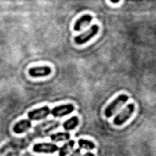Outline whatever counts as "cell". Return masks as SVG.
Returning a JSON list of instances; mask_svg holds the SVG:
<instances>
[{
	"instance_id": "cell-1",
	"label": "cell",
	"mask_w": 156,
	"mask_h": 156,
	"mask_svg": "<svg viewBox=\"0 0 156 156\" xmlns=\"http://www.w3.org/2000/svg\"><path fill=\"white\" fill-rule=\"evenodd\" d=\"M127 100H128V95H126V94L118 95L110 105H107V107H106V110H105V116H106V117H111L124 102H127Z\"/></svg>"
},
{
	"instance_id": "cell-2",
	"label": "cell",
	"mask_w": 156,
	"mask_h": 156,
	"mask_svg": "<svg viewBox=\"0 0 156 156\" xmlns=\"http://www.w3.org/2000/svg\"><path fill=\"white\" fill-rule=\"evenodd\" d=\"M99 26L98 24H94V26H91L88 30H85L84 33H82V34H79V35H77L76 38H74V43L76 44H78V45H82V44H85L87 41H89L93 37H95L96 34H98V32H99Z\"/></svg>"
},
{
	"instance_id": "cell-3",
	"label": "cell",
	"mask_w": 156,
	"mask_h": 156,
	"mask_svg": "<svg viewBox=\"0 0 156 156\" xmlns=\"http://www.w3.org/2000/svg\"><path fill=\"white\" fill-rule=\"evenodd\" d=\"M134 110H135V106H134V104H129V105H127V107L122 111V112H119L116 117H115V119H113V123L116 124V126H122L126 121H128L129 118H130V116L133 115V112H134Z\"/></svg>"
},
{
	"instance_id": "cell-4",
	"label": "cell",
	"mask_w": 156,
	"mask_h": 156,
	"mask_svg": "<svg viewBox=\"0 0 156 156\" xmlns=\"http://www.w3.org/2000/svg\"><path fill=\"white\" fill-rule=\"evenodd\" d=\"M50 112H51V108H49V106L38 107V108L32 110V111L28 112V119L29 121H39V119H43V118L48 117Z\"/></svg>"
},
{
	"instance_id": "cell-5",
	"label": "cell",
	"mask_w": 156,
	"mask_h": 156,
	"mask_svg": "<svg viewBox=\"0 0 156 156\" xmlns=\"http://www.w3.org/2000/svg\"><path fill=\"white\" fill-rule=\"evenodd\" d=\"M58 149L60 147L52 143H39L33 145V151L40 154H52L55 151H58Z\"/></svg>"
},
{
	"instance_id": "cell-6",
	"label": "cell",
	"mask_w": 156,
	"mask_h": 156,
	"mask_svg": "<svg viewBox=\"0 0 156 156\" xmlns=\"http://www.w3.org/2000/svg\"><path fill=\"white\" fill-rule=\"evenodd\" d=\"M73 110H74V106L72 104L58 105V106H55L54 108H51L50 115H52L54 117H62V116H66V115L73 112Z\"/></svg>"
},
{
	"instance_id": "cell-7",
	"label": "cell",
	"mask_w": 156,
	"mask_h": 156,
	"mask_svg": "<svg viewBox=\"0 0 156 156\" xmlns=\"http://www.w3.org/2000/svg\"><path fill=\"white\" fill-rule=\"evenodd\" d=\"M29 76L33 78H38V77H45L49 76L51 73V68L49 66H34L32 68H29L28 71Z\"/></svg>"
},
{
	"instance_id": "cell-8",
	"label": "cell",
	"mask_w": 156,
	"mask_h": 156,
	"mask_svg": "<svg viewBox=\"0 0 156 156\" xmlns=\"http://www.w3.org/2000/svg\"><path fill=\"white\" fill-rule=\"evenodd\" d=\"M30 127H32V121H29V119L27 118V119H21V121H18L17 123H15L12 129H13V132H15L16 134H21V133L27 132Z\"/></svg>"
},
{
	"instance_id": "cell-9",
	"label": "cell",
	"mask_w": 156,
	"mask_h": 156,
	"mask_svg": "<svg viewBox=\"0 0 156 156\" xmlns=\"http://www.w3.org/2000/svg\"><path fill=\"white\" fill-rule=\"evenodd\" d=\"M91 21H93V17L90 15H83V16H80L76 21V23H74V30H80L83 27L88 26Z\"/></svg>"
},
{
	"instance_id": "cell-10",
	"label": "cell",
	"mask_w": 156,
	"mask_h": 156,
	"mask_svg": "<svg viewBox=\"0 0 156 156\" xmlns=\"http://www.w3.org/2000/svg\"><path fill=\"white\" fill-rule=\"evenodd\" d=\"M78 123H79V119H78V117L76 116V117H71L69 119H67L66 122H63L62 127H63V129H65L66 132H68V130L74 129V128L78 126Z\"/></svg>"
},
{
	"instance_id": "cell-11",
	"label": "cell",
	"mask_w": 156,
	"mask_h": 156,
	"mask_svg": "<svg viewBox=\"0 0 156 156\" xmlns=\"http://www.w3.org/2000/svg\"><path fill=\"white\" fill-rule=\"evenodd\" d=\"M73 146H74V141H73V140H68V141L65 143L62 146H60V149H58V155H60V156H66L69 151H72Z\"/></svg>"
},
{
	"instance_id": "cell-12",
	"label": "cell",
	"mask_w": 156,
	"mask_h": 156,
	"mask_svg": "<svg viewBox=\"0 0 156 156\" xmlns=\"http://www.w3.org/2000/svg\"><path fill=\"white\" fill-rule=\"evenodd\" d=\"M71 134L68 132H63V133H55L50 135V139L52 141H65V140H69Z\"/></svg>"
},
{
	"instance_id": "cell-13",
	"label": "cell",
	"mask_w": 156,
	"mask_h": 156,
	"mask_svg": "<svg viewBox=\"0 0 156 156\" xmlns=\"http://www.w3.org/2000/svg\"><path fill=\"white\" fill-rule=\"evenodd\" d=\"M78 145H79V149H88V150H91L95 147V144L93 141H89V140H84V139H79L78 140Z\"/></svg>"
},
{
	"instance_id": "cell-14",
	"label": "cell",
	"mask_w": 156,
	"mask_h": 156,
	"mask_svg": "<svg viewBox=\"0 0 156 156\" xmlns=\"http://www.w3.org/2000/svg\"><path fill=\"white\" fill-rule=\"evenodd\" d=\"M71 156H80V149L78 147V149H76L72 154H71Z\"/></svg>"
},
{
	"instance_id": "cell-15",
	"label": "cell",
	"mask_w": 156,
	"mask_h": 156,
	"mask_svg": "<svg viewBox=\"0 0 156 156\" xmlns=\"http://www.w3.org/2000/svg\"><path fill=\"white\" fill-rule=\"evenodd\" d=\"M83 156H94V154H91V152H87V154L83 155Z\"/></svg>"
}]
</instances>
